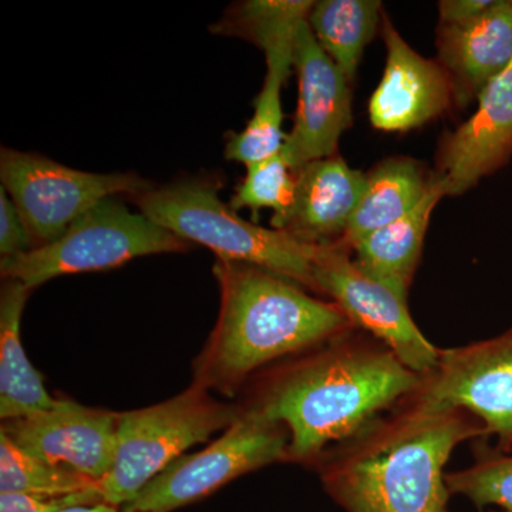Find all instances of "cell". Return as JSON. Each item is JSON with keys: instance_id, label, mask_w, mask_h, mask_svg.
I'll use <instances>...</instances> for the list:
<instances>
[{"instance_id": "obj_25", "label": "cell", "mask_w": 512, "mask_h": 512, "mask_svg": "<svg viewBox=\"0 0 512 512\" xmlns=\"http://www.w3.org/2000/svg\"><path fill=\"white\" fill-rule=\"evenodd\" d=\"M446 484L451 495H463L477 508L497 505L512 512V454L481 446L476 463L447 473Z\"/></svg>"}, {"instance_id": "obj_19", "label": "cell", "mask_w": 512, "mask_h": 512, "mask_svg": "<svg viewBox=\"0 0 512 512\" xmlns=\"http://www.w3.org/2000/svg\"><path fill=\"white\" fill-rule=\"evenodd\" d=\"M430 187L431 174L412 158H389L377 164L366 174L365 191L339 244L352 249L366 235L402 220L423 201Z\"/></svg>"}, {"instance_id": "obj_2", "label": "cell", "mask_w": 512, "mask_h": 512, "mask_svg": "<svg viewBox=\"0 0 512 512\" xmlns=\"http://www.w3.org/2000/svg\"><path fill=\"white\" fill-rule=\"evenodd\" d=\"M487 437L473 414L403 399L316 461L323 490L346 512H450L448 458Z\"/></svg>"}, {"instance_id": "obj_17", "label": "cell", "mask_w": 512, "mask_h": 512, "mask_svg": "<svg viewBox=\"0 0 512 512\" xmlns=\"http://www.w3.org/2000/svg\"><path fill=\"white\" fill-rule=\"evenodd\" d=\"M444 197L443 188L431 178L430 191L409 215L366 235L350 249L355 252L353 261L366 275L404 301L419 266L431 214Z\"/></svg>"}, {"instance_id": "obj_4", "label": "cell", "mask_w": 512, "mask_h": 512, "mask_svg": "<svg viewBox=\"0 0 512 512\" xmlns=\"http://www.w3.org/2000/svg\"><path fill=\"white\" fill-rule=\"evenodd\" d=\"M220 187L211 178H185L128 198L151 221L190 244L211 249L218 259L268 269L319 293L313 268L320 247L245 221L222 202Z\"/></svg>"}, {"instance_id": "obj_20", "label": "cell", "mask_w": 512, "mask_h": 512, "mask_svg": "<svg viewBox=\"0 0 512 512\" xmlns=\"http://www.w3.org/2000/svg\"><path fill=\"white\" fill-rule=\"evenodd\" d=\"M313 5L312 0H247L225 10L210 30L254 43L265 53L266 62L293 66L296 35Z\"/></svg>"}, {"instance_id": "obj_1", "label": "cell", "mask_w": 512, "mask_h": 512, "mask_svg": "<svg viewBox=\"0 0 512 512\" xmlns=\"http://www.w3.org/2000/svg\"><path fill=\"white\" fill-rule=\"evenodd\" d=\"M421 377L380 340L353 329L254 377L242 406L288 429L286 463L315 464L410 396Z\"/></svg>"}, {"instance_id": "obj_11", "label": "cell", "mask_w": 512, "mask_h": 512, "mask_svg": "<svg viewBox=\"0 0 512 512\" xmlns=\"http://www.w3.org/2000/svg\"><path fill=\"white\" fill-rule=\"evenodd\" d=\"M298 109L282 156L293 171L336 156L340 137L352 126L349 80L320 47L308 20L298 30L293 52Z\"/></svg>"}, {"instance_id": "obj_8", "label": "cell", "mask_w": 512, "mask_h": 512, "mask_svg": "<svg viewBox=\"0 0 512 512\" xmlns=\"http://www.w3.org/2000/svg\"><path fill=\"white\" fill-rule=\"evenodd\" d=\"M2 188L22 214L37 248L52 244L100 201L140 194L151 181L134 173L96 174L74 170L45 156L0 150Z\"/></svg>"}, {"instance_id": "obj_16", "label": "cell", "mask_w": 512, "mask_h": 512, "mask_svg": "<svg viewBox=\"0 0 512 512\" xmlns=\"http://www.w3.org/2000/svg\"><path fill=\"white\" fill-rule=\"evenodd\" d=\"M437 52L456 90L457 107L468 106L512 62V0H495L468 25L439 26Z\"/></svg>"}, {"instance_id": "obj_15", "label": "cell", "mask_w": 512, "mask_h": 512, "mask_svg": "<svg viewBox=\"0 0 512 512\" xmlns=\"http://www.w3.org/2000/svg\"><path fill=\"white\" fill-rule=\"evenodd\" d=\"M295 175L291 211L272 228L313 247L342 242L365 191L366 174L333 156L305 164Z\"/></svg>"}, {"instance_id": "obj_18", "label": "cell", "mask_w": 512, "mask_h": 512, "mask_svg": "<svg viewBox=\"0 0 512 512\" xmlns=\"http://www.w3.org/2000/svg\"><path fill=\"white\" fill-rule=\"evenodd\" d=\"M30 289L3 279L0 288V419H20L55 409L62 400L50 396L43 377L32 366L20 338V322Z\"/></svg>"}, {"instance_id": "obj_6", "label": "cell", "mask_w": 512, "mask_h": 512, "mask_svg": "<svg viewBox=\"0 0 512 512\" xmlns=\"http://www.w3.org/2000/svg\"><path fill=\"white\" fill-rule=\"evenodd\" d=\"M190 249V242L111 197L84 212L52 244L0 259V275L33 291L59 276L109 271L140 256Z\"/></svg>"}, {"instance_id": "obj_23", "label": "cell", "mask_w": 512, "mask_h": 512, "mask_svg": "<svg viewBox=\"0 0 512 512\" xmlns=\"http://www.w3.org/2000/svg\"><path fill=\"white\" fill-rule=\"evenodd\" d=\"M90 490H100V483L30 456L0 433V493L70 495Z\"/></svg>"}, {"instance_id": "obj_10", "label": "cell", "mask_w": 512, "mask_h": 512, "mask_svg": "<svg viewBox=\"0 0 512 512\" xmlns=\"http://www.w3.org/2000/svg\"><path fill=\"white\" fill-rule=\"evenodd\" d=\"M349 252L340 244L320 247L313 268L319 293L330 296L355 328L380 340L403 365L417 375H429L440 349L414 323L407 301L366 275Z\"/></svg>"}, {"instance_id": "obj_22", "label": "cell", "mask_w": 512, "mask_h": 512, "mask_svg": "<svg viewBox=\"0 0 512 512\" xmlns=\"http://www.w3.org/2000/svg\"><path fill=\"white\" fill-rule=\"evenodd\" d=\"M292 67L266 62V76L261 92L256 96L254 116L241 133H232L225 147L227 160L245 165L274 157L284 148V110L282 87Z\"/></svg>"}, {"instance_id": "obj_27", "label": "cell", "mask_w": 512, "mask_h": 512, "mask_svg": "<svg viewBox=\"0 0 512 512\" xmlns=\"http://www.w3.org/2000/svg\"><path fill=\"white\" fill-rule=\"evenodd\" d=\"M37 248L32 232L5 188H0V256L15 258Z\"/></svg>"}, {"instance_id": "obj_21", "label": "cell", "mask_w": 512, "mask_h": 512, "mask_svg": "<svg viewBox=\"0 0 512 512\" xmlns=\"http://www.w3.org/2000/svg\"><path fill=\"white\" fill-rule=\"evenodd\" d=\"M382 13L379 0H320L309 13L313 35L349 83L376 35Z\"/></svg>"}, {"instance_id": "obj_5", "label": "cell", "mask_w": 512, "mask_h": 512, "mask_svg": "<svg viewBox=\"0 0 512 512\" xmlns=\"http://www.w3.org/2000/svg\"><path fill=\"white\" fill-rule=\"evenodd\" d=\"M241 413L239 404L220 402L195 383L163 403L120 413L116 460L100 481L103 503L126 507L188 448L227 430Z\"/></svg>"}, {"instance_id": "obj_30", "label": "cell", "mask_w": 512, "mask_h": 512, "mask_svg": "<svg viewBox=\"0 0 512 512\" xmlns=\"http://www.w3.org/2000/svg\"><path fill=\"white\" fill-rule=\"evenodd\" d=\"M495 512V511H494ZM500 512H504V511H500Z\"/></svg>"}, {"instance_id": "obj_9", "label": "cell", "mask_w": 512, "mask_h": 512, "mask_svg": "<svg viewBox=\"0 0 512 512\" xmlns=\"http://www.w3.org/2000/svg\"><path fill=\"white\" fill-rule=\"evenodd\" d=\"M410 402L429 409H457L476 416L512 453V328L461 348L440 349L433 372L421 377Z\"/></svg>"}, {"instance_id": "obj_26", "label": "cell", "mask_w": 512, "mask_h": 512, "mask_svg": "<svg viewBox=\"0 0 512 512\" xmlns=\"http://www.w3.org/2000/svg\"><path fill=\"white\" fill-rule=\"evenodd\" d=\"M100 503V490L70 495L0 493V512H60L77 505Z\"/></svg>"}, {"instance_id": "obj_24", "label": "cell", "mask_w": 512, "mask_h": 512, "mask_svg": "<svg viewBox=\"0 0 512 512\" xmlns=\"http://www.w3.org/2000/svg\"><path fill=\"white\" fill-rule=\"evenodd\" d=\"M296 175L282 153L247 165V174L229 201L235 212L248 208L258 214L262 208L274 211L271 225L284 220L295 200Z\"/></svg>"}, {"instance_id": "obj_7", "label": "cell", "mask_w": 512, "mask_h": 512, "mask_svg": "<svg viewBox=\"0 0 512 512\" xmlns=\"http://www.w3.org/2000/svg\"><path fill=\"white\" fill-rule=\"evenodd\" d=\"M289 433L284 424L242 406L241 416L198 453L184 454L123 507L130 512H173L204 500L238 477L286 463Z\"/></svg>"}, {"instance_id": "obj_29", "label": "cell", "mask_w": 512, "mask_h": 512, "mask_svg": "<svg viewBox=\"0 0 512 512\" xmlns=\"http://www.w3.org/2000/svg\"><path fill=\"white\" fill-rule=\"evenodd\" d=\"M60 512H130L124 510V508L113 507L109 504H89V505H77V507L67 508Z\"/></svg>"}, {"instance_id": "obj_28", "label": "cell", "mask_w": 512, "mask_h": 512, "mask_svg": "<svg viewBox=\"0 0 512 512\" xmlns=\"http://www.w3.org/2000/svg\"><path fill=\"white\" fill-rule=\"evenodd\" d=\"M495 0H443L439 3L440 26H464L480 19Z\"/></svg>"}, {"instance_id": "obj_3", "label": "cell", "mask_w": 512, "mask_h": 512, "mask_svg": "<svg viewBox=\"0 0 512 512\" xmlns=\"http://www.w3.org/2000/svg\"><path fill=\"white\" fill-rule=\"evenodd\" d=\"M220 313L192 363V383L237 396L258 370L356 329L335 302L320 301L291 279L244 262L217 259Z\"/></svg>"}, {"instance_id": "obj_12", "label": "cell", "mask_w": 512, "mask_h": 512, "mask_svg": "<svg viewBox=\"0 0 512 512\" xmlns=\"http://www.w3.org/2000/svg\"><path fill=\"white\" fill-rule=\"evenodd\" d=\"M120 413L62 400L55 409L3 421L0 433L30 456L100 483L116 460Z\"/></svg>"}, {"instance_id": "obj_14", "label": "cell", "mask_w": 512, "mask_h": 512, "mask_svg": "<svg viewBox=\"0 0 512 512\" xmlns=\"http://www.w3.org/2000/svg\"><path fill=\"white\" fill-rule=\"evenodd\" d=\"M476 113L440 143L431 178L461 195L512 157V62L478 97Z\"/></svg>"}, {"instance_id": "obj_13", "label": "cell", "mask_w": 512, "mask_h": 512, "mask_svg": "<svg viewBox=\"0 0 512 512\" xmlns=\"http://www.w3.org/2000/svg\"><path fill=\"white\" fill-rule=\"evenodd\" d=\"M386 67L369 101L377 130L399 133L424 126L457 106L456 90L444 67L413 49L382 13Z\"/></svg>"}]
</instances>
